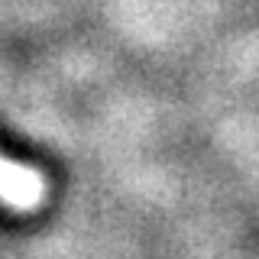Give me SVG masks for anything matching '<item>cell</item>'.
Here are the masks:
<instances>
[{
	"instance_id": "cell-1",
	"label": "cell",
	"mask_w": 259,
	"mask_h": 259,
	"mask_svg": "<svg viewBox=\"0 0 259 259\" xmlns=\"http://www.w3.org/2000/svg\"><path fill=\"white\" fill-rule=\"evenodd\" d=\"M42 178L32 168L13 165V162L0 159V198L10 201L13 207H36L39 198H42Z\"/></svg>"
}]
</instances>
